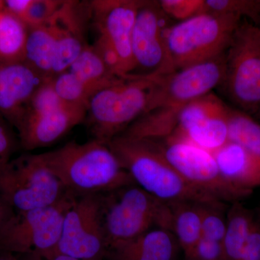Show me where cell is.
Masks as SVG:
<instances>
[{
    "label": "cell",
    "instance_id": "obj_21",
    "mask_svg": "<svg viewBox=\"0 0 260 260\" xmlns=\"http://www.w3.org/2000/svg\"><path fill=\"white\" fill-rule=\"evenodd\" d=\"M255 218L246 208L236 203L227 215L226 231L223 243L225 260H239Z\"/></svg>",
    "mask_w": 260,
    "mask_h": 260
},
{
    "label": "cell",
    "instance_id": "obj_15",
    "mask_svg": "<svg viewBox=\"0 0 260 260\" xmlns=\"http://www.w3.org/2000/svg\"><path fill=\"white\" fill-rule=\"evenodd\" d=\"M47 80L24 60L0 64V115L16 129L32 95Z\"/></svg>",
    "mask_w": 260,
    "mask_h": 260
},
{
    "label": "cell",
    "instance_id": "obj_17",
    "mask_svg": "<svg viewBox=\"0 0 260 260\" xmlns=\"http://www.w3.org/2000/svg\"><path fill=\"white\" fill-rule=\"evenodd\" d=\"M212 153L220 174L231 185L249 194L260 186V158L230 141Z\"/></svg>",
    "mask_w": 260,
    "mask_h": 260
},
{
    "label": "cell",
    "instance_id": "obj_5",
    "mask_svg": "<svg viewBox=\"0 0 260 260\" xmlns=\"http://www.w3.org/2000/svg\"><path fill=\"white\" fill-rule=\"evenodd\" d=\"M102 218L107 250L155 228L172 232L170 205L135 184L102 194Z\"/></svg>",
    "mask_w": 260,
    "mask_h": 260
},
{
    "label": "cell",
    "instance_id": "obj_32",
    "mask_svg": "<svg viewBox=\"0 0 260 260\" xmlns=\"http://www.w3.org/2000/svg\"><path fill=\"white\" fill-rule=\"evenodd\" d=\"M185 256L187 260H225L223 244L204 237Z\"/></svg>",
    "mask_w": 260,
    "mask_h": 260
},
{
    "label": "cell",
    "instance_id": "obj_8",
    "mask_svg": "<svg viewBox=\"0 0 260 260\" xmlns=\"http://www.w3.org/2000/svg\"><path fill=\"white\" fill-rule=\"evenodd\" d=\"M153 141L169 164L197 189L221 202L238 201L251 194L224 179L211 152L174 135Z\"/></svg>",
    "mask_w": 260,
    "mask_h": 260
},
{
    "label": "cell",
    "instance_id": "obj_33",
    "mask_svg": "<svg viewBox=\"0 0 260 260\" xmlns=\"http://www.w3.org/2000/svg\"><path fill=\"white\" fill-rule=\"evenodd\" d=\"M12 127L10 123L0 115V171L12 160V155L18 145H20Z\"/></svg>",
    "mask_w": 260,
    "mask_h": 260
},
{
    "label": "cell",
    "instance_id": "obj_40",
    "mask_svg": "<svg viewBox=\"0 0 260 260\" xmlns=\"http://www.w3.org/2000/svg\"><path fill=\"white\" fill-rule=\"evenodd\" d=\"M0 8H2V2H0Z\"/></svg>",
    "mask_w": 260,
    "mask_h": 260
},
{
    "label": "cell",
    "instance_id": "obj_3",
    "mask_svg": "<svg viewBox=\"0 0 260 260\" xmlns=\"http://www.w3.org/2000/svg\"><path fill=\"white\" fill-rule=\"evenodd\" d=\"M162 77L130 75L94 94L85 119L93 139L108 144L148 113Z\"/></svg>",
    "mask_w": 260,
    "mask_h": 260
},
{
    "label": "cell",
    "instance_id": "obj_13",
    "mask_svg": "<svg viewBox=\"0 0 260 260\" xmlns=\"http://www.w3.org/2000/svg\"><path fill=\"white\" fill-rule=\"evenodd\" d=\"M142 1L95 0L90 2V15L99 34L110 41L119 54L126 76L133 75L135 64L132 37Z\"/></svg>",
    "mask_w": 260,
    "mask_h": 260
},
{
    "label": "cell",
    "instance_id": "obj_4",
    "mask_svg": "<svg viewBox=\"0 0 260 260\" xmlns=\"http://www.w3.org/2000/svg\"><path fill=\"white\" fill-rule=\"evenodd\" d=\"M241 17L204 12L167 28L165 40L174 71L225 54Z\"/></svg>",
    "mask_w": 260,
    "mask_h": 260
},
{
    "label": "cell",
    "instance_id": "obj_23",
    "mask_svg": "<svg viewBox=\"0 0 260 260\" xmlns=\"http://www.w3.org/2000/svg\"><path fill=\"white\" fill-rule=\"evenodd\" d=\"M28 31L20 18L0 8V64L24 60Z\"/></svg>",
    "mask_w": 260,
    "mask_h": 260
},
{
    "label": "cell",
    "instance_id": "obj_2",
    "mask_svg": "<svg viewBox=\"0 0 260 260\" xmlns=\"http://www.w3.org/2000/svg\"><path fill=\"white\" fill-rule=\"evenodd\" d=\"M108 145L135 184L160 201L168 204L221 202L184 180L166 160L153 140L135 139L120 135Z\"/></svg>",
    "mask_w": 260,
    "mask_h": 260
},
{
    "label": "cell",
    "instance_id": "obj_1",
    "mask_svg": "<svg viewBox=\"0 0 260 260\" xmlns=\"http://www.w3.org/2000/svg\"><path fill=\"white\" fill-rule=\"evenodd\" d=\"M42 155L66 190L75 196L104 194L135 184L112 149L99 140L70 142Z\"/></svg>",
    "mask_w": 260,
    "mask_h": 260
},
{
    "label": "cell",
    "instance_id": "obj_18",
    "mask_svg": "<svg viewBox=\"0 0 260 260\" xmlns=\"http://www.w3.org/2000/svg\"><path fill=\"white\" fill-rule=\"evenodd\" d=\"M229 109L225 105L205 114L174 135L213 153L229 142Z\"/></svg>",
    "mask_w": 260,
    "mask_h": 260
},
{
    "label": "cell",
    "instance_id": "obj_35",
    "mask_svg": "<svg viewBox=\"0 0 260 260\" xmlns=\"http://www.w3.org/2000/svg\"><path fill=\"white\" fill-rule=\"evenodd\" d=\"M31 2L32 0H7L2 2V9L21 20L31 4Z\"/></svg>",
    "mask_w": 260,
    "mask_h": 260
},
{
    "label": "cell",
    "instance_id": "obj_38",
    "mask_svg": "<svg viewBox=\"0 0 260 260\" xmlns=\"http://www.w3.org/2000/svg\"><path fill=\"white\" fill-rule=\"evenodd\" d=\"M42 259V258H41ZM42 260H82L78 259V258L73 257V256L67 255L64 254H59V253H56V254H52V255L48 256L45 259H42Z\"/></svg>",
    "mask_w": 260,
    "mask_h": 260
},
{
    "label": "cell",
    "instance_id": "obj_11",
    "mask_svg": "<svg viewBox=\"0 0 260 260\" xmlns=\"http://www.w3.org/2000/svg\"><path fill=\"white\" fill-rule=\"evenodd\" d=\"M225 68V54L162 77L148 112L161 109L179 114L186 104L208 95L223 83Z\"/></svg>",
    "mask_w": 260,
    "mask_h": 260
},
{
    "label": "cell",
    "instance_id": "obj_30",
    "mask_svg": "<svg viewBox=\"0 0 260 260\" xmlns=\"http://www.w3.org/2000/svg\"><path fill=\"white\" fill-rule=\"evenodd\" d=\"M158 3L164 14L179 22L204 13L205 1L202 0H162Z\"/></svg>",
    "mask_w": 260,
    "mask_h": 260
},
{
    "label": "cell",
    "instance_id": "obj_19",
    "mask_svg": "<svg viewBox=\"0 0 260 260\" xmlns=\"http://www.w3.org/2000/svg\"><path fill=\"white\" fill-rule=\"evenodd\" d=\"M24 61L47 79L54 78L56 35L52 23L28 28Z\"/></svg>",
    "mask_w": 260,
    "mask_h": 260
},
{
    "label": "cell",
    "instance_id": "obj_6",
    "mask_svg": "<svg viewBox=\"0 0 260 260\" xmlns=\"http://www.w3.org/2000/svg\"><path fill=\"white\" fill-rule=\"evenodd\" d=\"M68 192L42 154H24L0 171V198L15 212L50 206Z\"/></svg>",
    "mask_w": 260,
    "mask_h": 260
},
{
    "label": "cell",
    "instance_id": "obj_25",
    "mask_svg": "<svg viewBox=\"0 0 260 260\" xmlns=\"http://www.w3.org/2000/svg\"><path fill=\"white\" fill-rule=\"evenodd\" d=\"M56 93L63 102L73 105L88 107L95 92L69 71H65L51 79Z\"/></svg>",
    "mask_w": 260,
    "mask_h": 260
},
{
    "label": "cell",
    "instance_id": "obj_14",
    "mask_svg": "<svg viewBox=\"0 0 260 260\" xmlns=\"http://www.w3.org/2000/svg\"><path fill=\"white\" fill-rule=\"evenodd\" d=\"M88 107L67 104L39 115L25 116L18 127L19 144L26 151L49 146L86 119Z\"/></svg>",
    "mask_w": 260,
    "mask_h": 260
},
{
    "label": "cell",
    "instance_id": "obj_29",
    "mask_svg": "<svg viewBox=\"0 0 260 260\" xmlns=\"http://www.w3.org/2000/svg\"><path fill=\"white\" fill-rule=\"evenodd\" d=\"M204 12L244 15L257 18L260 15V1L255 0H208L205 1Z\"/></svg>",
    "mask_w": 260,
    "mask_h": 260
},
{
    "label": "cell",
    "instance_id": "obj_27",
    "mask_svg": "<svg viewBox=\"0 0 260 260\" xmlns=\"http://www.w3.org/2000/svg\"><path fill=\"white\" fill-rule=\"evenodd\" d=\"M65 104L67 103L63 102L56 93L51 79L47 80L32 95L23 119L25 116L39 115L56 110Z\"/></svg>",
    "mask_w": 260,
    "mask_h": 260
},
{
    "label": "cell",
    "instance_id": "obj_22",
    "mask_svg": "<svg viewBox=\"0 0 260 260\" xmlns=\"http://www.w3.org/2000/svg\"><path fill=\"white\" fill-rule=\"evenodd\" d=\"M95 92L124 78L110 73L92 45L87 44L76 60L67 70Z\"/></svg>",
    "mask_w": 260,
    "mask_h": 260
},
{
    "label": "cell",
    "instance_id": "obj_26",
    "mask_svg": "<svg viewBox=\"0 0 260 260\" xmlns=\"http://www.w3.org/2000/svg\"><path fill=\"white\" fill-rule=\"evenodd\" d=\"M223 206L222 202L203 205L202 237L223 243L227 225Z\"/></svg>",
    "mask_w": 260,
    "mask_h": 260
},
{
    "label": "cell",
    "instance_id": "obj_28",
    "mask_svg": "<svg viewBox=\"0 0 260 260\" xmlns=\"http://www.w3.org/2000/svg\"><path fill=\"white\" fill-rule=\"evenodd\" d=\"M65 2L59 0H32L31 4L21 20L28 28L47 25L60 12Z\"/></svg>",
    "mask_w": 260,
    "mask_h": 260
},
{
    "label": "cell",
    "instance_id": "obj_20",
    "mask_svg": "<svg viewBox=\"0 0 260 260\" xmlns=\"http://www.w3.org/2000/svg\"><path fill=\"white\" fill-rule=\"evenodd\" d=\"M172 209V232L184 254L202 237L203 203L181 202L169 204Z\"/></svg>",
    "mask_w": 260,
    "mask_h": 260
},
{
    "label": "cell",
    "instance_id": "obj_9",
    "mask_svg": "<svg viewBox=\"0 0 260 260\" xmlns=\"http://www.w3.org/2000/svg\"><path fill=\"white\" fill-rule=\"evenodd\" d=\"M222 84L243 109L260 107V26L245 22L238 27L225 52Z\"/></svg>",
    "mask_w": 260,
    "mask_h": 260
},
{
    "label": "cell",
    "instance_id": "obj_10",
    "mask_svg": "<svg viewBox=\"0 0 260 260\" xmlns=\"http://www.w3.org/2000/svg\"><path fill=\"white\" fill-rule=\"evenodd\" d=\"M107 252L102 194L77 197L65 214L60 239L51 255L59 253L82 260H104Z\"/></svg>",
    "mask_w": 260,
    "mask_h": 260
},
{
    "label": "cell",
    "instance_id": "obj_39",
    "mask_svg": "<svg viewBox=\"0 0 260 260\" xmlns=\"http://www.w3.org/2000/svg\"><path fill=\"white\" fill-rule=\"evenodd\" d=\"M25 256V257L28 258L29 260H42L40 257H36V256Z\"/></svg>",
    "mask_w": 260,
    "mask_h": 260
},
{
    "label": "cell",
    "instance_id": "obj_34",
    "mask_svg": "<svg viewBox=\"0 0 260 260\" xmlns=\"http://www.w3.org/2000/svg\"><path fill=\"white\" fill-rule=\"evenodd\" d=\"M239 260H260V223L257 220Z\"/></svg>",
    "mask_w": 260,
    "mask_h": 260
},
{
    "label": "cell",
    "instance_id": "obj_12",
    "mask_svg": "<svg viewBox=\"0 0 260 260\" xmlns=\"http://www.w3.org/2000/svg\"><path fill=\"white\" fill-rule=\"evenodd\" d=\"M164 13L158 3L142 1L135 19L132 51L140 75L166 76L174 73L165 40Z\"/></svg>",
    "mask_w": 260,
    "mask_h": 260
},
{
    "label": "cell",
    "instance_id": "obj_37",
    "mask_svg": "<svg viewBox=\"0 0 260 260\" xmlns=\"http://www.w3.org/2000/svg\"><path fill=\"white\" fill-rule=\"evenodd\" d=\"M0 260H29L23 256L18 255L9 251L0 250Z\"/></svg>",
    "mask_w": 260,
    "mask_h": 260
},
{
    "label": "cell",
    "instance_id": "obj_7",
    "mask_svg": "<svg viewBox=\"0 0 260 260\" xmlns=\"http://www.w3.org/2000/svg\"><path fill=\"white\" fill-rule=\"evenodd\" d=\"M78 196L68 192L50 206L15 212L0 230V250L45 259L60 239L66 212Z\"/></svg>",
    "mask_w": 260,
    "mask_h": 260
},
{
    "label": "cell",
    "instance_id": "obj_24",
    "mask_svg": "<svg viewBox=\"0 0 260 260\" xmlns=\"http://www.w3.org/2000/svg\"><path fill=\"white\" fill-rule=\"evenodd\" d=\"M229 141L260 158V124L245 113L229 109Z\"/></svg>",
    "mask_w": 260,
    "mask_h": 260
},
{
    "label": "cell",
    "instance_id": "obj_31",
    "mask_svg": "<svg viewBox=\"0 0 260 260\" xmlns=\"http://www.w3.org/2000/svg\"><path fill=\"white\" fill-rule=\"evenodd\" d=\"M92 47L111 73L118 78H126L129 77L124 74L119 54L105 36L99 34Z\"/></svg>",
    "mask_w": 260,
    "mask_h": 260
},
{
    "label": "cell",
    "instance_id": "obj_36",
    "mask_svg": "<svg viewBox=\"0 0 260 260\" xmlns=\"http://www.w3.org/2000/svg\"><path fill=\"white\" fill-rule=\"evenodd\" d=\"M15 213L13 208L0 198V230L8 223V220L13 216Z\"/></svg>",
    "mask_w": 260,
    "mask_h": 260
},
{
    "label": "cell",
    "instance_id": "obj_16",
    "mask_svg": "<svg viewBox=\"0 0 260 260\" xmlns=\"http://www.w3.org/2000/svg\"><path fill=\"white\" fill-rule=\"evenodd\" d=\"M179 249L170 230L155 228L127 242L111 246L105 259L177 260Z\"/></svg>",
    "mask_w": 260,
    "mask_h": 260
}]
</instances>
